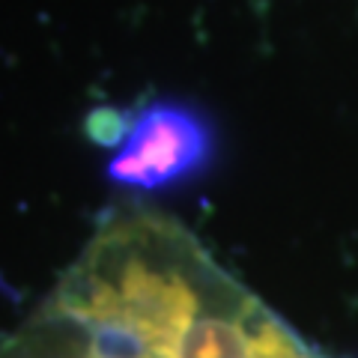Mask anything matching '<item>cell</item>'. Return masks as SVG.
I'll return each mask as SVG.
<instances>
[{
  "instance_id": "6da1fadb",
  "label": "cell",
  "mask_w": 358,
  "mask_h": 358,
  "mask_svg": "<svg viewBox=\"0 0 358 358\" xmlns=\"http://www.w3.org/2000/svg\"><path fill=\"white\" fill-rule=\"evenodd\" d=\"M0 358H326L182 224L143 203L108 212Z\"/></svg>"
},
{
  "instance_id": "7a4b0ae2",
  "label": "cell",
  "mask_w": 358,
  "mask_h": 358,
  "mask_svg": "<svg viewBox=\"0 0 358 358\" xmlns=\"http://www.w3.org/2000/svg\"><path fill=\"white\" fill-rule=\"evenodd\" d=\"M87 131L108 150L105 176L134 194H164L209 173L218 129L203 108L179 96H155L129 110H96Z\"/></svg>"
}]
</instances>
